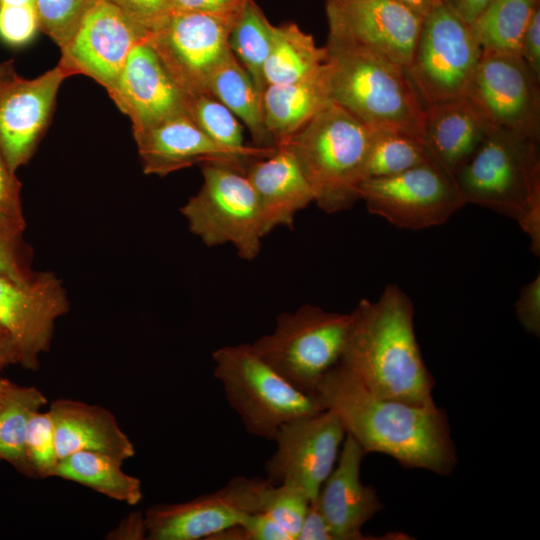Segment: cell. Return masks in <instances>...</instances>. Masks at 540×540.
<instances>
[{"instance_id": "6da1fadb", "label": "cell", "mask_w": 540, "mask_h": 540, "mask_svg": "<svg viewBox=\"0 0 540 540\" xmlns=\"http://www.w3.org/2000/svg\"><path fill=\"white\" fill-rule=\"evenodd\" d=\"M313 396L340 420L365 453L447 475L457 457L446 414L436 405L414 406L373 394L337 363L318 381Z\"/></svg>"}, {"instance_id": "7a4b0ae2", "label": "cell", "mask_w": 540, "mask_h": 540, "mask_svg": "<svg viewBox=\"0 0 540 540\" xmlns=\"http://www.w3.org/2000/svg\"><path fill=\"white\" fill-rule=\"evenodd\" d=\"M339 364L373 394L414 406H434V380L414 332V307L395 284L376 301L362 299Z\"/></svg>"}, {"instance_id": "3957f363", "label": "cell", "mask_w": 540, "mask_h": 540, "mask_svg": "<svg viewBox=\"0 0 540 540\" xmlns=\"http://www.w3.org/2000/svg\"><path fill=\"white\" fill-rule=\"evenodd\" d=\"M540 138L491 125L472 156L454 174L467 204L515 220L540 254Z\"/></svg>"}, {"instance_id": "277c9868", "label": "cell", "mask_w": 540, "mask_h": 540, "mask_svg": "<svg viewBox=\"0 0 540 540\" xmlns=\"http://www.w3.org/2000/svg\"><path fill=\"white\" fill-rule=\"evenodd\" d=\"M324 47L333 103L373 129L420 138L425 105L406 69L335 32Z\"/></svg>"}, {"instance_id": "5b68a950", "label": "cell", "mask_w": 540, "mask_h": 540, "mask_svg": "<svg viewBox=\"0 0 540 540\" xmlns=\"http://www.w3.org/2000/svg\"><path fill=\"white\" fill-rule=\"evenodd\" d=\"M372 129L331 102L279 144L294 155L325 213L347 210L360 200Z\"/></svg>"}, {"instance_id": "8992f818", "label": "cell", "mask_w": 540, "mask_h": 540, "mask_svg": "<svg viewBox=\"0 0 540 540\" xmlns=\"http://www.w3.org/2000/svg\"><path fill=\"white\" fill-rule=\"evenodd\" d=\"M214 377L246 431L273 441L278 429L324 410L311 395L293 387L253 350L251 344L224 346L212 353Z\"/></svg>"}, {"instance_id": "52a82bcc", "label": "cell", "mask_w": 540, "mask_h": 540, "mask_svg": "<svg viewBox=\"0 0 540 540\" xmlns=\"http://www.w3.org/2000/svg\"><path fill=\"white\" fill-rule=\"evenodd\" d=\"M350 325V313L306 304L280 314L274 330L251 346L293 387L313 396L320 378L339 362Z\"/></svg>"}, {"instance_id": "ba28073f", "label": "cell", "mask_w": 540, "mask_h": 540, "mask_svg": "<svg viewBox=\"0 0 540 540\" xmlns=\"http://www.w3.org/2000/svg\"><path fill=\"white\" fill-rule=\"evenodd\" d=\"M203 183L181 207L189 230L207 247L231 244L255 259L265 237L259 203L245 173L220 164L201 165Z\"/></svg>"}, {"instance_id": "9c48e42d", "label": "cell", "mask_w": 540, "mask_h": 540, "mask_svg": "<svg viewBox=\"0 0 540 540\" xmlns=\"http://www.w3.org/2000/svg\"><path fill=\"white\" fill-rule=\"evenodd\" d=\"M481 55L470 25L440 2L423 17L407 73L424 105L460 97Z\"/></svg>"}, {"instance_id": "30bf717a", "label": "cell", "mask_w": 540, "mask_h": 540, "mask_svg": "<svg viewBox=\"0 0 540 540\" xmlns=\"http://www.w3.org/2000/svg\"><path fill=\"white\" fill-rule=\"evenodd\" d=\"M359 196L370 213L411 230L441 225L466 206L454 176L432 160L393 176L365 179Z\"/></svg>"}, {"instance_id": "8fae6325", "label": "cell", "mask_w": 540, "mask_h": 540, "mask_svg": "<svg viewBox=\"0 0 540 540\" xmlns=\"http://www.w3.org/2000/svg\"><path fill=\"white\" fill-rule=\"evenodd\" d=\"M237 17L170 12L148 31L147 42L186 96L207 94L212 73L231 52Z\"/></svg>"}, {"instance_id": "7c38bea8", "label": "cell", "mask_w": 540, "mask_h": 540, "mask_svg": "<svg viewBox=\"0 0 540 540\" xmlns=\"http://www.w3.org/2000/svg\"><path fill=\"white\" fill-rule=\"evenodd\" d=\"M272 484L265 478L237 476L215 492L192 500L155 504L144 513L149 540H210L219 532L263 512Z\"/></svg>"}, {"instance_id": "4fadbf2b", "label": "cell", "mask_w": 540, "mask_h": 540, "mask_svg": "<svg viewBox=\"0 0 540 540\" xmlns=\"http://www.w3.org/2000/svg\"><path fill=\"white\" fill-rule=\"evenodd\" d=\"M345 430L334 412L322 410L283 424L275 434L276 450L265 464L266 479L289 485L312 501L334 468Z\"/></svg>"}, {"instance_id": "5bb4252c", "label": "cell", "mask_w": 540, "mask_h": 540, "mask_svg": "<svg viewBox=\"0 0 540 540\" xmlns=\"http://www.w3.org/2000/svg\"><path fill=\"white\" fill-rule=\"evenodd\" d=\"M70 73L57 64L35 78L19 75L13 61L0 63V149L12 170L28 162L51 118Z\"/></svg>"}, {"instance_id": "9a60e30c", "label": "cell", "mask_w": 540, "mask_h": 540, "mask_svg": "<svg viewBox=\"0 0 540 540\" xmlns=\"http://www.w3.org/2000/svg\"><path fill=\"white\" fill-rule=\"evenodd\" d=\"M147 35V28L119 8L106 0H96L71 40L61 48L58 64L71 76L86 75L109 92L129 54Z\"/></svg>"}, {"instance_id": "2e32d148", "label": "cell", "mask_w": 540, "mask_h": 540, "mask_svg": "<svg viewBox=\"0 0 540 540\" xmlns=\"http://www.w3.org/2000/svg\"><path fill=\"white\" fill-rule=\"evenodd\" d=\"M69 311L61 280L52 272H35L25 282L0 276V327L14 341L20 364L39 368L52 343L57 320Z\"/></svg>"}, {"instance_id": "e0dca14e", "label": "cell", "mask_w": 540, "mask_h": 540, "mask_svg": "<svg viewBox=\"0 0 540 540\" xmlns=\"http://www.w3.org/2000/svg\"><path fill=\"white\" fill-rule=\"evenodd\" d=\"M467 96L491 125L540 138V80L519 55L482 53Z\"/></svg>"}, {"instance_id": "ac0fdd59", "label": "cell", "mask_w": 540, "mask_h": 540, "mask_svg": "<svg viewBox=\"0 0 540 540\" xmlns=\"http://www.w3.org/2000/svg\"><path fill=\"white\" fill-rule=\"evenodd\" d=\"M145 174L166 176L193 165L220 164L245 172L255 159L273 154L277 148L253 144L236 150L206 135L187 114L164 120L133 134Z\"/></svg>"}, {"instance_id": "d6986e66", "label": "cell", "mask_w": 540, "mask_h": 540, "mask_svg": "<svg viewBox=\"0 0 540 540\" xmlns=\"http://www.w3.org/2000/svg\"><path fill=\"white\" fill-rule=\"evenodd\" d=\"M329 31L380 54L406 69L423 16L398 0H327Z\"/></svg>"}, {"instance_id": "ffe728a7", "label": "cell", "mask_w": 540, "mask_h": 540, "mask_svg": "<svg viewBox=\"0 0 540 540\" xmlns=\"http://www.w3.org/2000/svg\"><path fill=\"white\" fill-rule=\"evenodd\" d=\"M108 94L129 117L133 134L187 114L186 95L147 40L133 48L116 85Z\"/></svg>"}, {"instance_id": "44dd1931", "label": "cell", "mask_w": 540, "mask_h": 540, "mask_svg": "<svg viewBox=\"0 0 540 540\" xmlns=\"http://www.w3.org/2000/svg\"><path fill=\"white\" fill-rule=\"evenodd\" d=\"M365 451L346 434L337 466L322 484L315 499L333 540L409 539L407 534L388 533L369 537L361 529L384 506L375 489L360 479V468Z\"/></svg>"}, {"instance_id": "7402d4cb", "label": "cell", "mask_w": 540, "mask_h": 540, "mask_svg": "<svg viewBox=\"0 0 540 540\" xmlns=\"http://www.w3.org/2000/svg\"><path fill=\"white\" fill-rule=\"evenodd\" d=\"M490 126L478 106L464 95L425 105L420 139L430 159L454 176Z\"/></svg>"}, {"instance_id": "603a6c76", "label": "cell", "mask_w": 540, "mask_h": 540, "mask_svg": "<svg viewBox=\"0 0 540 540\" xmlns=\"http://www.w3.org/2000/svg\"><path fill=\"white\" fill-rule=\"evenodd\" d=\"M244 173L256 194L265 236L277 227L293 228L296 214L314 202L307 178L285 146L253 160Z\"/></svg>"}, {"instance_id": "cb8c5ba5", "label": "cell", "mask_w": 540, "mask_h": 540, "mask_svg": "<svg viewBox=\"0 0 540 540\" xmlns=\"http://www.w3.org/2000/svg\"><path fill=\"white\" fill-rule=\"evenodd\" d=\"M59 460L79 451L108 454L123 461L135 446L108 409L74 399H56L48 409Z\"/></svg>"}, {"instance_id": "d4e9b609", "label": "cell", "mask_w": 540, "mask_h": 540, "mask_svg": "<svg viewBox=\"0 0 540 540\" xmlns=\"http://www.w3.org/2000/svg\"><path fill=\"white\" fill-rule=\"evenodd\" d=\"M326 61L316 72L263 91L266 128L275 145L294 135L331 103Z\"/></svg>"}, {"instance_id": "484cf974", "label": "cell", "mask_w": 540, "mask_h": 540, "mask_svg": "<svg viewBox=\"0 0 540 540\" xmlns=\"http://www.w3.org/2000/svg\"><path fill=\"white\" fill-rule=\"evenodd\" d=\"M207 94L220 101L244 123L253 145L276 146L265 125L263 92L232 52L212 73Z\"/></svg>"}, {"instance_id": "4316f807", "label": "cell", "mask_w": 540, "mask_h": 540, "mask_svg": "<svg viewBox=\"0 0 540 540\" xmlns=\"http://www.w3.org/2000/svg\"><path fill=\"white\" fill-rule=\"evenodd\" d=\"M123 460L108 454L79 451L59 460L55 477L86 486L106 497L136 505L143 499L141 480L127 474Z\"/></svg>"}, {"instance_id": "83f0119b", "label": "cell", "mask_w": 540, "mask_h": 540, "mask_svg": "<svg viewBox=\"0 0 540 540\" xmlns=\"http://www.w3.org/2000/svg\"><path fill=\"white\" fill-rule=\"evenodd\" d=\"M325 61V47H318L312 35L297 24L274 25L272 44L264 65L266 86L297 81L316 72Z\"/></svg>"}, {"instance_id": "f1b7e54d", "label": "cell", "mask_w": 540, "mask_h": 540, "mask_svg": "<svg viewBox=\"0 0 540 540\" xmlns=\"http://www.w3.org/2000/svg\"><path fill=\"white\" fill-rule=\"evenodd\" d=\"M539 0H491L470 24L482 53L520 56L521 42Z\"/></svg>"}, {"instance_id": "f546056e", "label": "cell", "mask_w": 540, "mask_h": 540, "mask_svg": "<svg viewBox=\"0 0 540 540\" xmlns=\"http://www.w3.org/2000/svg\"><path fill=\"white\" fill-rule=\"evenodd\" d=\"M47 404V397L34 386L11 382L0 407V460L21 474L34 478L26 454V437L33 415Z\"/></svg>"}, {"instance_id": "4dcf8cb0", "label": "cell", "mask_w": 540, "mask_h": 540, "mask_svg": "<svg viewBox=\"0 0 540 540\" xmlns=\"http://www.w3.org/2000/svg\"><path fill=\"white\" fill-rule=\"evenodd\" d=\"M274 25L254 0H249L229 35V48L262 92L266 87L264 65L270 52Z\"/></svg>"}, {"instance_id": "1f68e13d", "label": "cell", "mask_w": 540, "mask_h": 540, "mask_svg": "<svg viewBox=\"0 0 540 540\" xmlns=\"http://www.w3.org/2000/svg\"><path fill=\"white\" fill-rule=\"evenodd\" d=\"M430 160L418 136L396 129H372L364 180L393 176Z\"/></svg>"}, {"instance_id": "d6a6232c", "label": "cell", "mask_w": 540, "mask_h": 540, "mask_svg": "<svg viewBox=\"0 0 540 540\" xmlns=\"http://www.w3.org/2000/svg\"><path fill=\"white\" fill-rule=\"evenodd\" d=\"M186 97L187 115L211 139L236 150L250 145L244 142L243 127L237 117L220 101L209 94Z\"/></svg>"}, {"instance_id": "836d02e7", "label": "cell", "mask_w": 540, "mask_h": 540, "mask_svg": "<svg viewBox=\"0 0 540 540\" xmlns=\"http://www.w3.org/2000/svg\"><path fill=\"white\" fill-rule=\"evenodd\" d=\"M96 0H35L40 29L63 48Z\"/></svg>"}, {"instance_id": "e575fe53", "label": "cell", "mask_w": 540, "mask_h": 540, "mask_svg": "<svg viewBox=\"0 0 540 540\" xmlns=\"http://www.w3.org/2000/svg\"><path fill=\"white\" fill-rule=\"evenodd\" d=\"M26 454L34 478L55 477L59 457L48 410L38 411L31 418L26 437Z\"/></svg>"}, {"instance_id": "d590c367", "label": "cell", "mask_w": 540, "mask_h": 540, "mask_svg": "<svg viewBox=\"0 0 540 540\" xmlns=\"http://www.w3.org/2000/svg\"><path fill=\"white\" fill-rule=\"evenodd\" d=\"M310 499L301 490L289 485H271L263 513L274 520L290 537L297 540Z\"/></svg>"}, {"instance_id": "8d00e7d4", "label": "cell", "mask_w": 540, "mask_h": 540, "mask_svg": "<svg viewBox=\"0 0 540 540\" xmlns=\"http://www.w3.org/2000/svg\"><path fill=\"white\" fill-rule=\"evenodd\" d=\"M25 227L21 183L0 149V228L22 236Z\"/></svg>"}, {"instance_id": "74e56055", "label": "cell", "mask_w": 540, "mask_h": 540, "mask_svg": "<svg viewBox=\"0 0 540 540\" xmlns=\"http://www.w3.org/2000/svg\"><path fill=\"white\" fill-rule=\"evenodd\" d=\"M40 29L35 4L0 6V38L11 46L30 42Z\"/></svg>"}, {"instance_id": "f35d334b", "label": "cell", "mask_w": 540, "mask_h": 540, "mask_svg": "<svg viewBox=\"0 0 540 540\" xmlns=\"http://www.w3.org/2000/svg\"><path fill=\"white\" fill-rule=\"evenodd\" d=\"M22 236L0 228V276L16 282H25L33 277Z\"/></svg>"}, {"instance_id": "ab89813d", "label": "cell", "mask_w": 540, "mask_h": 540, "mask_svg": "<svg viewBox=\"0 0 540 540\" xmlns=\"http://www.w3.org/2000/svg\"><path fill=\"white\" fill-rule=\"evenodd\" d=\"M515 311L521 326L534 336L540 335V274L520 290Z\"/></svg>"}, {"instance_id": "60d3db41", "label": "cell", "mask_w": 540, "mask_h": 540, "mask_svg": "<svg viewBox=\"0 0 540 540\" xmlns=\"http://www.w3.org/2000/svg\"><path fill=\"white\" fill-rule=\"evenodd\" d=\"M148 29L170 13L171 0H106Z\"/></svg>"}, {"instance_id": "b9f144b4", "label": "cell", "mask_w": 540, "mask_h": 540, "mask_svg": "<svg viewBox=\"0 0 540 540\" xmlns=\"http://www.w3.org/2000/svg\"><path fill=\"white\" fill-rule=\"evenodd\" d=\"M249 0H171L170 12L202 13L235 17Z\"/></svg>"}, {"instance_id": "7bdbcfd3", "label": "cell", "mask_w": 540, "mask_h": 540, "mask_svg": "<svg viewBox=\"0 0 540 540\" xmlns=\"http://www.w3.org/2000/svg\"><path fill=\"white\" fill-rule=\"evenodd\" d=\"M520 57L540 80V4L536 6L528 22L521 42Z\"/></svg>"}, {"instance_id": "ee69618b", "label": "cell", "mask_w": 540, "mask_h": 540, "mask_svg": "<svg viewBox=\"0 0 540 540\" xmlns=\"http://www.w3.org/2000/svg\"><path fill=\"white\" fill-rule=\"evenodd\" d=\"M297 540H333L315 499L309 503Z\"/></svg>"}, {"instance_id": "f6af8a7d", "label": "cell", "mask_w": 540, "mask_h": 540, "mask_svg": "<svg viewBox=\"0 0 540 540\" xmlns=\"http://www.w3.org/2000/svg\"><path fill=\"white\" fill-rule=\"evenodd\" d=\"M109 540H143L147 539L145 515L135 511L122 519L107 535Z\"/></svg>"}, {"instance_id": "bcb514c9", "label": "cell", "mask_w": 540, "mask_h": 540, "mask_svg": "<svg viewBox=\"0 0 540 540\" xmlns=\"http://www.w3.org/2000/svg\"><path fill=\"white\" fill-rule=\"evenodd\" d=\"M491 0H441L467 24H471Z\"/></svg>"}, {"instance_id": "7dc6e473", "label": "cell", "mask_w": 540, "mask_h": 540, "mask_svg": "<svg viewBox=\"0 0 540 540\" xmlns=\"http://www.w3.org/2000/svg\"><path fill=\"white\" fill-rule=\"evenodd\" d=\"M10 364H20V354L12 338L0 329V371Z\"/></svg>"}, {"instance_id": "c3c4849f", "label": "cell", "mask_w": 540, "mask_h": 540, "mask_svg": "<svg viewBox=\"0 0 540 540\" xmlns=\"http://www.w3.org/2000/svg\"><path fill=\"white\" fill-rule=\"evenodd\" d=\"M421 16H425L441 0H398Z\"/></svg>"}, {"instance_id": "681fc988", "label": "cell", "mask_w": 540, "mask_h": 540, "mask_svg": "<svg viewBox=\"0 0 540 540\" xmlns=\"http://www.w3.org/2000/svg\"><path fill=\"white\" fill-rule=\"evenodd\" d=\"M10 384L11 382L9 380L0 378V407L4 401V398L6 396V393Z\"/></svg>"}, {"instance_id": "f907efd6", "label": "cell", "mask_w": 540, "mask_h": 540, "mask_svg": "<svg viewBox=\"0 0 540 540\" xmlns=\"http://www.w3.org/2000/svg\"><path fill=\"white\" fill-rule=\"evenodd\" d=\"M21 4H35V0H0V6Z\"/></svg>"}, {"instance_id": "816d5d0a", "label": "cell", "mask_w": 540, "mask_h": 540, "mask_svg": "<svg viewBox=\"0 0 540 540\" xmlns=\"http://www.w3.org/2000/svg\"><path fill=\"white\" fill-rule=\"evenodd\" d=\"M329 1H335V2H339V1H342V0H329Z\"/></svg>"}, {"instance_id": "f5cc1de1", "label": "cell", "mask_w": 540, "mask_h": 540, "mask_svg": "<svg viewBox=\"0 0 540 540\" xmlns=\"http://www.w3.org/2000/svg\"><path fill=\"white\" fill-rule=\"evenodd\" d=\"M0 329H1V327H0ZM1 330H2V329H1Z\"/></svg>"}]
</instances>
